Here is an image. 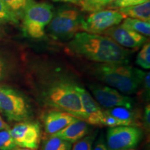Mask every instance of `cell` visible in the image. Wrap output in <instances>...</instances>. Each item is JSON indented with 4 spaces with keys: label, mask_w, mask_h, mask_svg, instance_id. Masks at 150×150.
<instances>
[{
    "label": "cell",
    "mask_w": 150,
    "mask_h": 150,
    "mask_svg": "<svg viewBox=\"0 0 150 150\" xmlns=\"http://www.w3.org/2000/svg\"><path fill=\"white\" fill-rule=\"evenodd\" d=\"M67 49L72 54L100 63H128L131 54L110 38L86 31L75 34Z\"/></svg>",
    "instance_id": "cell-1"
},
{
    "label": "cell",
    "mask_w": 150,
    "mask_h": 150,
    "mask_svg": "<svg viewBox=\"0 0 150 150\" xmlns=\"http://www.w3.org/2000/svg\"><path fill=\"white\" fill-rule=\"evenodd\" d=\"M93 72L97 79L125 95L136 93L145 74L127 63H100L95 65Z\"/></svg>",
    "instance_id": "cell-2"
},
{
    "label": "cell",
    "mask_w": 150,
    "mask_h": 150,
    "mask_svg": "<svg viewBox=\"0 0 150 150\" xmlns=\"http://www.w3.org/2000/svg\"><path fill=\"white\" fill-rule=\"evenodd\" d=\"M75 84L59 82L50 88L47 93V100L50 106L61 111L70 113L78 119L86 122L81 101Z\"/></svg>",
    "instance_id": "cell-3"
},
{
    "label": "cell",
    "mask_w": 150,
    "mask_h": 150,
    "mask_svg": "<svg viewBox=\"0 0 150 150\" xmlns=\"http://www.w3.org/2000/svg\"><path fill=\"white\" fill-rule=\"evenodd\" d=\"M83 17L77 8L65 6L54 13L49 24L48 32L56 40H66L72 38L82 29Z\"/></svg>",
    "instance_id": "cell-4"
},
{
    "label": "cell",
    "mask_w": 150,
    "mask_h": 150,
    "mask_svg": "<svg viewBox=\"0 0 150 150\" xmlns=\"http://www.w3.org/2000/svg\"><path fill=\"white\" fill-rule=\"evenodd\" d=\"M53 9L49 3L30 0L22 16L26 34L32 38H42L45 34V27L53 18Z\"/></svg>",
    "instance_id": "cell-5"
},
{
    "label": "cell",
    "mask_w": 150,
    "mask_h": 150,
    "mask_svg": "<svg viewBox=\"0 0 150 150\" xmlns=\"http://www.w3.org/2000/svg\"><path fill=\"white\" fill-rule=\"evenodd\" d=\"M0 111L11 121L23 122L29 117V106L15 90L0 86Z\"/></svg>",
    "instance_id": "cell-6"
},
{
    "label": "cell",
    "mask_w": 150,
    "mask_h": 150,
    "mask_svg": "<svg viewBox=\"0 0 150 150\" xmlns=\"http://www.w3.org/2000/svg\"><path fill=\"white\" fill-rule=\"evenodd\" d=\"M139 128L131 126L111 127L106 135V147L108 150H128L136 147L142 138Z\"/></svg>",
    "instance_id": "cell-7"
},
{
    "label": "cell",
    "mask_w": 150,
    "mask_h": 150,
    "mask_svg": "<svg viewBox=\"0 0 150 150\" xmlns=\"http://www.w3.org/2000/svg\"><path fill=\"white\" fill-rule=\"evenodd\" d=\"M125 18L118 11L103 9L93 12L86 20L84 19L82 29L86 32L99 34L120 24Z\"/></svg>",
    "instance_id": "cell-8"
},
{
    "label": "cell",
    "mask_w": 150,
    "mask_h": 150,
    "mask_svg": "<svg viewBox=\"0 0 150 150\" xmlns=\"http://www.w3.org/2000/svg\"><path fill=\"white\" fill-rule=\"evenodd\" d=\"M9 131L18 147L36 150L40 145L41 131L38 122H21Z\"/></svg>",
    "instance_id": "cell-9"
},
{
    "label": "cell",
    "mask_w": 150,
    "mask_h": 150,
    "mask_svg": "<svg viewBox=\"0 0 150 150\" xmlns=\"http://www.w3.org/2000/svg\"><path fill=\"white\" fill-rule=\"evenodd\" d=\"M95 100L99 104L106 108L122 106L132 108L134 100L128 96L124 95L117 90L108 86L93 84L90 86Z\"/></svg>",
    "instance_id": "cell-10"
},
{
    "label": "cell",
    "mask_w": 150,
    "mask_h": 150,
    "mask_svg": "<svg viewBox=\"0 0 150 150\" xmlns=\"http://www.w3.org/2000/svg\"><path fill=\"white\" fill-rule=\"evenodd\" d=\"M104 34L110 38L122 47L136 49L147 42V37L118 24L104 31Z\"/></svg>",
    "instance_id": "cell-11"
},
{
    "label": "cell",
    "mask_w": 150,
    "mask_h": 150,
    "mask_svg": "<svg viewBox=\"0 0 150 150\" xmlns=\"http://www.w3.org/2000/svg\"><path fill=\"white\" fill-rule=\"evenodd\" d=\"M75 88L80 96L86 122L95 126L102 127L104 110L88 91L79 86H75Z\"/></svg>",
    "instance_id": "cell-12"
},
{
    "label": "cell",
    "mask_w": 150,
    "mask_h": 150,
    "mask_svg": "<svg viewBox=\"0 0 150 150\" xmlns=\"http://www.w3.org/2000/svg\"><path fill=\"white\" fill-rule=\"evenodd\" d=\"M78 118L66 112L61 110H52L47 113L44 117L45 131L47 134L51 136L65 128Z\"/></svg>",
    "instance_id": "cell-13"
},
{
    "label": "cell",
    "mask_w": 150,
    "mask_h": 150,
    "mask_svg": "<svg viewBox=\"0 0 150 150\" xmlns=\"http://www.w3.org/2000/svg\"><path fill=\"white\" fill-rule=\"evenodd\" d=\"M88 130V125L86 122L76 119L61 131L50 136L57 137L72 144L85 137Z\"/></svg>",
    "instance_id": "cell-14"
},
{
    "label": "cell",
    "mask_w": 150,
    "mask_h": 150,
    "mask_svg": "<svg viewBox=\"0 0 150 150\" xmlns=\"http://www.w3.org/2000/svg\"><path fill=\"white\" fill-rule=\"evenodd\" d=\"M117 11L125 18H130L150 22V1L140 4L119 8Z\"/></svg>",
    "instance_id": "cell-15"
},
{
    "label": "cell",
    "mask_w": 150,
    "mask_h": 150,
    "mask_svg": "<svg viewBox=\"0 0 150 150\" xmlns=\"http://www.w3.org/2000/svg\"><path fill=\"white\" fill-rule=\"evenodd\" d=\"M104 112L122 122L125 126L136 127L137 125L136 115L131 108L117 106V107L106 108L104 110Z\"/></svg>",
    "instance_id": "cell-16"
},
{
    "label": "cell",
    "mask_w": 150,
    "mask_h": 150,
    "mask_svg": "<svg viewBox=\"0 0 150 150\" xmlns=\"http://www.w3.org/2000/svg\"><path fill=\"white\" fill-rule=\"evenodd\" d=\"M121 24L140 34L145 35L146 37H149L150 22H145L138 19L127 18L124 20V22Z\"/></svg>",
    "instance_id": "cell-17"
},
{
    "label": "cell",
    "mask_w": 150,
    "mask_h": 150,
    "mask_svg": "<svg viewBox=\"0 0 150 150\" xmlns=\"http://www.w3.org/2000/svg\"><path fill=\"white\" fill-rule=\"evenodd\" d=\"M72 143L57 137L50 136L43 142L42 150H71Z\"/></svg>",
    "instance_id": "cell-18"
},
{
    "label": "cell",
    "mask_w": 150,
    "mask_h": 150,
    "mask_svg": "<svg viewBox=\"0 0 150 150\" xmlns=\"http://www.w3.org/2000/svg\"><path fill=\"white\" fill-rule=\"evenodd\" d=\"M115 1V0H81V6L83 11L93 13L109 7Z\"/></svg>",
    "instance_id": "cell-19"
},
{
    "label": "cell",
    "mask_w": 150,
    "mask_h": 150,
    "mask_svg": "<svg viewBox=\"0 0 150 150\" xmlns=\"http://www.w3.org/2000/svg\"><path fill=\"white\" fill-rule=\"evenodd\" d=\"M136 63L140 67L146 70L150 68V43L149 41L145 43L138 54Z\"/></svg>",
    "instance_id": "cell-20"
},
{
    "label": "cell",
    "mask_w": 150,
    "mask_h": 150,
    "mask_svg": "<svg viewBox=\"0 0 150 150\" xmlns=\"http://www.w3.org/2000/svg\"><path fill=\"white\" fill-rule=\"evenodd\" d=\"M30 0H3L7 7L12 11L17 17H22Z\"/></svg>",
    "instance_id": "cell-21"
},
{
    "label": "cell",
    "mask_w": 150,
    "mask_h": 150,
    "mask_svg": "<svg viewBox=\"0 0 150 150\" xmlns=\"http://www.w3.org/2000/svg\"><path fill=\"white\" fill-rule=\"evenodd\" d=\"M18 18L9 9L3 0H0V22L17 24Z\"/></svg>",
    "instance_id": "cell-22"
},
{
    "label": "cell",
    "mask_w": 150,
    "mask_h": 150,
    "mask_svg": "<svg viewBox=\"0 0 150 150\" xmlns=\"http://www.w3.org/2000/svg\"><path fill=\"white\" fill-rule=\"evenodd\" d=\"M16 147L9 129L0 131V150H12Z\"/></svg>",
    "instance_id": "cell-23"
},
{
    "label": "cell",
    "mask_w": 150,
    "mask_h": 150,
    "mask_svg": "<svg viewBox=\"0 0 150 150\" xmlns=\"http://www.w3.org/2000/svg\"><path fill=\"white\" fill-rule=\"evenodd\" d=\"M93 140V136L83 137V138L75 142L71 150H92Z\"/></svg>",
    "instance_id": "cell-24"
},
{
    "label": "cell",
    "mask_w": 150,
    "mask_h": 150,
    "mask_svg": "<svg viewBox=\"0 0 150 150\" xmlns=\"http://www.w3.org/2000/svg\"><path fill=\"white\" fill-rule=\"evenodd\" d=\"M147 1H150V0H115V1L110 6L109 8L119 9L122 8H125V7L145 3Z\"/></svg>",
    "instance_id": "cell-25"
},
{
    "label": "cell",
    "mask_w": 150,
    "mask_h": 150,
    "mask_svg": "<svg viewBox=\"0 0 150 150\" xmlns=\"http://www.w3.org/2000/svg\"><path fill=\"white\" fill-rule=\"evenodd\" d=\"M102 126L108 127L109 128H111V127L125 126V125H124V123L122 121L108 115V114L105 113L104 112V118H103L102 121Z\"/></svg>",
    "instance_id": "cell-26"
},
{
    "label": "cell",
    "mask_w": 150,
    "mask_h": 150,
    "mask_svg": "<svg viewBox=\"0 0 150 150\" xmlns=\"http://www.w3.org/2000/svg\"><path fill=\"white\" fill-rule=\"evenodd\" d=\"M143 88L144 93L146 97H148V98L149 97V88H150V73L149 72H145V76H144L143 80H142V85Z\"/></svg>",
    "instance_id": "cell-27"
},
{
    "label": "cell",
    "mask_w": 150,
    "mask_h": 150,
    "mask_svg": "<svg viewBox=\"0 0 150 150\" xmlns=\"http://www.w3.org/2000/svg\"><path fill=\"white\" fill-rule=\"evenodd\" d=\"M7 72V65L3 56L0 54V82L5 78Z\"/></svg>",
    "instance_id": "cell-28"
},
{
    "label": "cell",
    "mask_w": 150,
    "mask_h": 150,
    "mask_svg": "<svg viewBox=\"0 0 150 150\" xmlns=\"http://www.w3.org/2000/svg\"><path fill=\"white\" fill-rule=\"evenodd\" d=\"M150 106L148 104L145 107V114H144V121H145V125L146 127L149 128V125H150Z\"/></svg>",
    "instance_id": "cell-29"
},
{
    "label": "cell",
    "mask_w": 150,
    "mask_h": 150,
    "mask_svg": "<svg viewBox=\"0 0 150 150\" xmlns=\"http://www.w3.org/2000/svg\"><path fill=\"white\" fill-rule=\"evenodd\" d=\"M56 2H64V3H70L73 4L81 6V0H53Z\"/></svg>",
    "instance_id": "cell-30"
},
{
    "label": "cell",
    "mask_w": 150,
    "mask_h": 150,
    "mask_svg": "<svg viewBox=\"0 0 150 150\" xmlns=\"http://www.w3.org/2000/svg\"><path fill=\"white\" fill-rule=\"evenodd\" d=\"M9 126L7 125L6 122H5L3 120V119L1 118V116H0V131L1 130H7V129H9Z\"/></svg>",
    "instance_id": "cell-31"
},
{
    "label": "cell",
    "mask_w": 150,
    "mask_h": 150,
    "mask_svg": "<svg viewBox=\"0 0 150 150\" xmlns=\"http://www.w3.org/2000/svg\"><path fill=\"white\" fill-rule=\"evenodd\" d=\"M93 150H108L106 145L104 143H99L95 146Z\"/></svg>",
    "instance_id": "cell-32"
},
{
    "label": "cell",
    "mask_w": 150,
    "mask_h": 150,
    "mask_svg": "<svg viewBox=\"0 0 150 150\" xmlns=\"http://www.w3.org/2000/svg\"><path fill=\"white\" fill-rule=\"evenodd\" d=\"M12 150H35V149H27V148H22V147H20L16 146L14 149H13Z\"/></svg>",
    "instance_id": "cell-33"
},
{
    "label": "cell",
    "mask_w": 150,
    "mask_h": 150,
    "mask_svg": "<svg viewBox=\"0 0 150 150\" xmlns=\"http://www.w3.org/2000/svg\"><path fill=\"white\" fill-rule=\"evenodd\" d=\"M128 150H134V149H128Z\"/></svg>",
    "instance_id": "cell-34"
}]
</instances>
